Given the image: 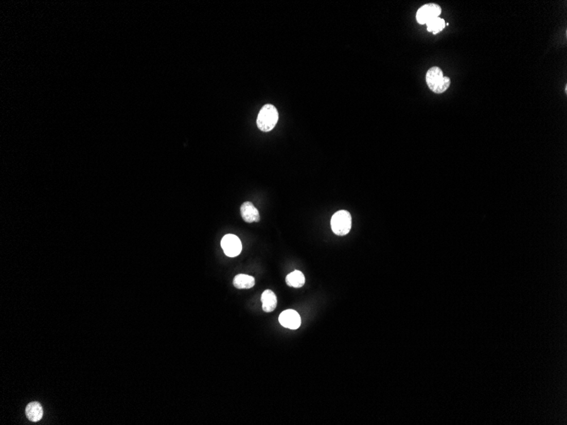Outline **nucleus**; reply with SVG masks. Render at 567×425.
Instances as JSON below:
<instances>
[{
    "instance_id": "3",
    "label": "nucleus",
    "mask_w": 567,
    "mask_h": 425,
    "mask_svg": "<svg viewBox=\"0 0 567 425\" xmlns=\"http://www.w3.org/2000/svg\"><path fill=\"white\" fill-rule=\"evenodd\" d=\"M330 224L335 235L339 236L347 235L351 228V214L347 210H339L333 215Z\"/></svg>"
},
{
    "instance_id": "10",
    "label": "nucleus",
    "mask_w": 567,
    "mask_h": 425,
    "mask_svg": "<svg viewBox=\"0 0 567 425\" xmlns=\"http://www.w3.org/2000/svg\"><path fill=\"white\" fill-rule=\"evenodd\" d=\"M26 414L29 420L32 422H37L41 419L44 414L43 408L39 402H31L26 409Z\"/></svg>"
},
{
    "instance_id": "6",
    "label": "nucleus",
    "mask_w": 567,
    "mask_h": 425,
    "mask_svg": "<svg viewBox=\"0 0 567 425\" xmlns=\"http://www.w3.org/2000/svg\"><path fill=\"white\" fill-rule=\"evenodd\" d=\"M279 321L282 326L290 329H297L300 326V316L295 310H286L279 315Z\"/></svg>"
},
{
    "instance_id": "7",
    "label": "nucleus",
    "mask_w": 567,
    "mask_h": 425,
    "mask_svg": "<svg viewBox=\"0 0 567 425\" xmlns=\"http://www.w3.org/2000/svg\"><path fill=\"white\" fill-rule=\"evenodd\" d=\"M240 214H241L243 220L245 222H249V223L259 222L260 215L258 210L255 207L254 205L250 201L245 202L240 206Z\"/></svg>"
},
{
    "instance_id": "1",
    "label": "nucleus",
    "mask_w": 567,
    "mask_h": 425,
    "mask_svg": "<svg viewBox=\"0 0 567 425\" xmlns=\"http://www.w3.org/2000/svg\"><path fill=\"white\" fill-rule=\"evenodd\" d=\"M426 81L430 90L436 95L446 92L451 85L450 78L445 77L441 68L438 66H433L427 70Z\"/></svg>"
},
{
    "instance_id": "11",
    "label": "nucleus",
    "mask_w": 567,
    "mask_h": 425,
    "mask_svg": "<svg viewBox=\"0 0 567 425\" xmlns=\"http://www.w3.org/2000/svg\"><path fill=\"white\" fill-rule=\"evenodd\" d=\"M288 286L294 288H302L305 285V276L300 271H294L290 273L286 278Z\"/></svg>"
},
{
    "instance_id": "5",
    "label": "nucleus",
    "mask_w": 567,
    "mask_h": 425,
    "mask_svg": "<svg viewBox=\"0 0 567 425\" xmlns=\"http://www.w3.org/2000/svg\"><path fill=\"white\" fill-rule=\"evenodd\" d=\"M221 245L226 256L235 257L242 251V244L240 239L235 235H227L223 237Z\"/></svg>"
},
{
    "instance_id": "2",
    "label": "nucleus",
    "mask_w": 567,
    "mask_h": 425,
    "mask_svg": "<svg viewBox=\"0 0 567 425\" xmlns=\"http://www.w3.org/2000/svg\"><path fill=\"white\" fill-rule=\"evenodd\" d=\"M278 121L279 113L276 107L273 104H268L260 110L257 116V125L260 130L267 133L274 129Z\"/></svg>"
},
{
    "instance_id": "12",
    "label": "nucleus",
    "mask_w": 567,
    "mask_h": 425,
    "mask_svg": "<svg viewBox=\"0 0 567 425\" xmlns=\"http://www.w3.org/2000/svg\"><path fill=\"white\" fill-rule=\"evenodd\" d=\"M427 26L428 32H432L433 34H437L441 32L444 29V27H446V22L444 19L437 17L436 19L432 20L431 22H428Z\"/></svg>"
},
{
    "instance_id": "8",
    "label": "nucleus",
    "mask_w": 567,
    "mask_h": 425,
    "mask_svg": "<svg viewBox=\"0 0 567 425\" xmlns=\"http://www.w3.org/2000/svg\"><path fill=\"white\" fill-rule=\"evenodd\" d=\"M261 300L262 303V310L265 312H271L274 311L277 307V297L272 290H265L262 294Z\"/></svg>"
},
{
    "instance_id": "9",
    "label": "nucleus",
    "mask_w": 567,
    "mask_h": 425,
    "mask_svg": "<svg viewBox=\"0 0 567 425\" xmlns=\"http://www.w3.org/2000/svg\"><path fill=\"white\" fill-rule=\"evenodd\" d=\"M233 284L239 290L251 289L255 285V278L246 274H238L234 278Z\"/></svg>"
},
{
    "instance_id": "4",
    "label": "nucleus",
    "mask_w": 567,
    "mask_h": 425,
    "mask_svg": "<svg viewBox=\"0 0 567 425\" xmlns=\"http://www.w3.org/2000/svg\"><path fill=\"white\" fill-rule=\"evenodd\" d=\"M441 13V8L440 7V5L434 3H430L419 8L416 14V20L419 24H427L432 20L440 17Z\"/></svg>"
}]
</instances>
